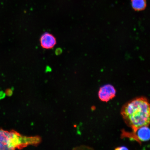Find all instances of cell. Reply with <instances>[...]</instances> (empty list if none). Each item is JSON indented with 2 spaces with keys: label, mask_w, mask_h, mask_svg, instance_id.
<instances>
[{
  "label": "cell",
  "mask_w": 150,
  "mask_h": 150,
  "mask_svg": "<svg viewBox=\"0 0 150 150\" xmlns=\"http://www.w3.org/2000/svg\"><path fill=\"white\" fill-rule=\"evenodd\" d=\"M6 95V93L0 90V100L4 98Z\"/></svg>",
  "instance_id": "cell-8"
},
{
  "label": "cell",
  "mask_w": 150,
  "mask_h": 150,
  "mask_svg": "<svg viewBox=\"0 0 150 150\" xmlns=\"http://www.w3.org/2000/svg\"><path fill=\"white\" fill-rule=\"evenodd\" d=\"M22 146L36 145L40 142V139L38 137L22 136Z\"/></svg>",
  "instance_id": "cell-6"
},
{
  "label": "cell",
  "mask_w": 150,
  "mask_h": 150,
  "mask_svg": "<svg viewBox=\"0 0 150 150\" xmlns=\"http://www.w3.org/2000/svg\"><path fill=\"white\" fill-rule=\"evenodd\" d=\"M121 114L125 123L134 132L141 127L149 126L150 108L149 100L144 97L133 99L123 106Z\"/></svg>",
  "instance_id": "cell-1"
},
{
  "label": "cell",
  "mask_w": 150,
  "mask_h": 150,
  "mask_svg": "<svg viewBox=\"0 0 150 150\" xmlns=\"http://www.w3.org/2000/svg\"><path fill=\"white\" fill-rule=\"evenodd\" d=\"M116 150H125V149H127V148L126 147H117V148H116L115 149Z\"/></svg>",
  "instance_id": "cell-9"
},
{
  "label": "cell",
  "mask_w": 150,
  "mask_h": 150,
  "mask_svg": "<svg viewBox=\"0 0 150 150\" xmlns=\"http://www.w3.org/2000/svg\"><path fill=\"white\" fill-rule=\"evenodd\" d=\"M116 90L113 86L106 84L100 87L98 92V97L101 100L108 102L115 97Z\"/></svg>",
  "instance_id": "cell-3"
},
{
  "label": "cell",
  "mask_w": 150,
  "mask_h": 150,
  "mask_svg": "<svg viewBox=\"0 0 150 150\" xmlns=\"http://www.w3.org/2000/svg\"><path fill=\"white\" fill-rule=\"evenodd\" d=\"M136 140L140 142H147L150 139V131L149 126H144L134 132Z\"/></svg>",
  "instance_id": "cell-5"
},
{
  "label": "cell",
  "mask_w": 150,
  "mask_h": 150,
  "mask_svg": "<svg viewBox=\"0 0 150 150\" xmlns=\"http://www.w3.org/2000/svg\"><path fill=\"white\" fill-rule=\"evenodd\" d=\"M40 42L42 48L45 50H51L56 46L57 41L53 35L49 33L46 32L41 35Z\"/></svg>",
  "instance_id": "cell-4"
},
{
  "label": "cell",
  "mask_w": 150,
  "mask_h": 150,
  "mask_svg": "<svg viewBox=\"0 0 150 150\" xmlns=\"http://www.w3.org/2000/svg\"><path fill=\"white\" fill-rule=\"evenodd\" d=\"M22 147V136L15 131L0 129V150H14Z\"/></svg>",
  "instance_id": "cell-2"
},
{
  "label": "cell",
  "mask_w": 150,
  "mask_h": 150,
  "mask_svg": "<svg viewBox=\"0 0 150 150\" xmlns=\"http://www.w3.org/2000/svg\"><path fill=\"white\" fill-rule=\"evenodd\" d=\"M131 3L132 8L136 11L144 10L147 6L146 0H131Z\"/></svg>",
  "instance_id": "cell-7"
}]
</instances>
